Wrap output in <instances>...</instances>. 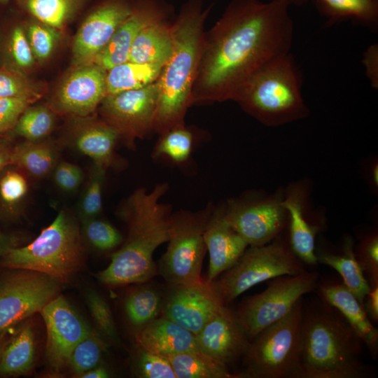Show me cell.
Segmentation results:
<instances>
[{"label": "cell", "mask_w": 378, "mask_h": 378, "mask_svg": "<svg viewBox=\"0 0 378 378\" xmlns=\"http://www.w3.org/2000/svg\"><path fill=\"white\" fill-rule=\"evenodd\" d=\"M0 276V330L20 323L56 298L61 284L43 273L9 269Z\"/></svg>", "instance_id": "cell-11"}, {"label": "cell", "mask_w": 378, "mask_h": 378, "mask_svg": "<svg viewBox=\"0 0 378 378\" xmlns=\"http://www.w3.org/2000/svg\"><path fill=\"white\" fill-rule=\"evenodd\" d=\"M118 139V132L109 124L90 122L78 130L74 141L80 153L107 168L113 162L114 148Z\"/></svg>", "instance_id": "cell-26"}, {"label": "cell", "mask_w": 378, "mask_h": 378, "mask_svg": "<svg viewBox=\"0 0 378 378\" xmlns=\"http://www.w3.org/2000/svg\"><path fill=\"white\" fill-rule=\"evenodd\" d=\"M9 52L10 57L20 69L30 68L34 63V55L24 29L15 27L9 38Z\"/></svg>", "instance_id": "cell-44"}, {"label": "cell", "mask_w": 378, "mask_h": 378, "mask_svg": "<svg viewBox=\"0 0 378 378\" xmlns=\"http://www.w3.org/2000/svg\"><path fill=\"white\" fill-rule=\"evenodd\" d=\"M363 308L372 320H378V285L370 286V290L365 296Z\"/></svg>", "instance_id": "cell-49"}, {"label": "cell", "mask_w": 378, "mask_h": 378, "mask_svg": "<svg viewBox=\"0 0 378 378\" xmlns=\"http://www.w3.org/2000/svg\"><path fill=\"white\" fill-rule=\"evenodd\" d=\"M356 254L362 270L368 278L370 286L378 285V236L373 234L360 243Z\"/></svg>", "instance_id": "cell-43"}, {"label": "cell", "mask_w": 378, "mask_h": 378, "mask_svg": "<svg viewBox=\"0 0 378 378\" xmlns=\"http://www.w3.org/2000/svg\"><path fill=\"white\" fill-rule=\"evenodd\" d=\"M46 328V358L52 372L59 373L69 361L76 346L91 328L61 295L40 312Z\"/></svg>", "instance_id": "cell-14"}, {"label": "cell", "mask_w": 378, "mask_h": 378, "mask_svg": "<svg viewBox=\"0 0 378 378\" xmlns=\"http://www.w3.org/2000/svg\"><path fill=\"white\" fill-rule=\"evenodd\" d=\"M302 299L282 318L260 332L243 358L245 375L255 378H298Z\"/></svg>", "instance_id": "cell-7"}, {"label": "cell", "mask_w": 378, "mask_h": 378, "mask_svg": "<svg viewBox=\"0 0 378 378\" xmlns=\"http://www.w3.org/2000/svg\"><path fill=\"white\" fill-rule=\"evenodd\" d=\"M371 172H372L371 173L372 181L374 185H376V186H377V185H378V167H377V164L373 166Z\"/></svg>", "instance_id": "cell-54"}, {"label": "cell", "mask_w": 378, "mask_h": 378, "mask_svg": "<svg viewBox=\"0 0 378 378\" xmlns=\"http://www.w3.org/2000/svg\"><path fill=\"white\" fill-rule=\"evenodd\" d=\"M168 188L167 183L150 191L137 188L122 202L118 214L127 225V237L109 265L97 274L101 283L108 286L144 283L156 275L153 254L172 234V206L160 202Z\"/></svg>", "instance_id": "cell-2"}, {"label": "cell", "mask_w": 378, "mask_h": 378, "mask_svg": "<svg viewBox=\"0 0 378 378\" xmlns=\"http://www.w3.org/2000/svg\"><path fill=\"white\" fill-rule=\"evenodd\" d=\"M27 189L26 179L16 172H7L0 181V196L8 204L21 200L25 196Z\"/></svg>", "instance_id": "cell-46"}, {"label": "cell", "mask_w": 378, "mask_h": 378, "mask_svg": "<svg viewBox=\"0 0 378 378\" xmlns=\"http://www.w3.org/2000/svg\"><path fill=\"white\" fill-rule=\"evenodd\" d=\"M10 153L8 150L0 148V170L10 163Z\"/></svg>", "instance_id": "cell-52"}, {"label": "cell", "mask_w": 378, "mask_h": 378, "mask_svg": "<svg viewBox=\"0 0 378 378\" xmlns=\"http://www.w3.org/2000/svg\"><path fill=\"white\" fill-rule=\"evenodd\" d=\"M162 65L125 62L106 72L107 94L144 88L156 82Z\"/></svg>", "instance_id": "cell-28"}, {"label": "cell", "mask_w": 378, "mask_h": 378, "mask_svg": "<svg viewBox=\"0 0 378 378\" xmlns=\"http://www.w3.org/2000/svg\"><path fill=\"white\" fill-rule=\"evenodd\" d=\"M36 342L31 324L22 321L7 337L1 358L0 377H16L29 373L35 360Z\"/></svg>", "instance_id": "cell-24"}, {"label": "cell", "mask_w": 378, "mask_h": 378, "mask_svg": "<svg viewBox=\"0 0 378 378\" xmlns=\"http://www.w3.org/2000/svg\"><path fill=\"white\" fill-rule=\"evenodd\" d=\"M318 262L335 269L343 279L344 286L354 295L363 307L364 300L370 286L353 249L352 241L346 240L341 255L323 253L316 255Z\"/></svg>", "instance_id": "cell-27"}, {"label": "cell", "mask_w": 378, "mask_h": 378, "mask_svg": "<svg viewBox=\"0 0 378 378\" xmlns=\"http://www.w3.org/2000/svg\"><path fill=\"white\" fill-rule=\"evenodd\" d=\"M225 218L248 246H262L281 232L288 219L281 198L230 200L223 207Z\"/></svg>", "instance_id": "cell-13"}, {"label": "cell", "mask_w": 378, "mask_h": 378, "mask_svg": "<svg viewBox=\"0 0 378 378\" xmlns=\"http://www.w3.org/2000/svg\"><path fill=\"white\" fill-rule=\"evenodd\" d=\"M290 53L264 64L242 85L234 101L269 127L283 125L309 115L301 82Z\"/></svg>", "instance_id": "cell-5"}, {"label": "cell", "mask_w": 378, "mask_h": 378, "mask_svg": "<svg viewBox=\"0 0 378 378\" xmlns=\"http://www.w3.org/2000/svg\"><path fill=\"white\" fill-rule=\"evenodd\" d=\"M169 360L176 378L237 377L228 368L218 363L202 351H186L165 356Z\"/></svg>", "instance_id": "cell-29"}, {"label": "cell", "mask_w": 378, "mask_h": 378, "mask_svg": "<svg viewBox=\"0 0 378 378\" xmlns=\"http://www.w3.org/2000/svg\"><path fill=\"white\" fill-rule=\"evenodd\" d=\"M15 237L6 234L0 231V257L9 249L18 246Z\"/></svg>", "instance_id": "cell-50"}, {"label": "cell", "mask_w": 378, "mask_h": 378, "mask_svg": "<svg viewBox=\"0 0 378 378\" xmlns=\"http://www.w3.org/2000/svg\"><path fill=\"white\" fill-rule=\"evenodd\" d=\"M171 24L166 20L144 28L135 38L127 61L164 66L172 50Z\"/></svg>", "instance_id": "cell-25"}, {"label": "cell", "mask_w": 378, "mask_h": 378, "mask_svg": "<svg viewBox=\"0 0 378 378\" xmlns=\"http://www.w3.org/2000/svg\"><path fill=\"white\" fill-rule=\"evenodd\" d=\"M27 30V37L34 57L39 61L48 59L59 39L58 29L40 22L31 23Z\"/></svg>", "instance_id": "cell-40"}, {"label": "cell", "mask_w": 378, "mask_h": 378, "mask_svg": "<svg viewBox=\"0 0 378 378\" xmlns=\"http://www.w3.org/2000/svg\"><path fill=\"white\" fill-rule=\"evenodd\" d=\"M179 211L172 214V234L159 262L160 275L172 286L202 281L201 270L206 251L204 232L213 211Z\"/></svg>", "instance_id": "cell-8"}, {"label": "cell", "mask_w": 378, "mask_h": 378, "mask_svg": "<svg viewBox=\"0 0 378 378\" xmlns=\"http://www.w3.org/2000/svg\"><path fill=\"white\" fill-rule=\"evenodd\" d=\"M160 308V298L150 288H141L131 293L125 302V309L130 322L142 326L158 315Z\"/></svg>", "instance_id": "cell-33"}, {"label": "cell", "mask_w": 378, "mask_h": 378, "mask_svg": "<svg viewBox=\"0 0 378 378\" xmlns=\"http://www.w3.org/2000/svg\"><path fill=\"white\" fill-rule=\"evenodd\" d=\"M135 339L139 348L164 356L201 351L195 334L166 316L144 325Z\"/></svg>", "instance_id": "cell-21"}, {"label": "cell", "mask_w": 378, "mask_h": 378, "mask_svg": "<svg viewBox=\"0 0 378 378\" xmlns=\"http://www.w3.org/2000/svg\"><path fill=\"white\" fill-rule=\"evenodd\" d=\"M82 221L83 233L94 248L102 251L111 250L122 241V234L109 223L97 217Z\"/></svg>", "instance_id": "cell-38"}, {"label": "cell", "mask_w": 378, "mask_h": 378, "mask_svg": "<svg viewBox=\"0 0 378 378\" xmlns=\"http://www.w3.org/2000/svg\"><path fill=\"white\" fill-rule=\"evenodd\" d=\"M195 337L203 353L227 368L244 357L250 343L235 313L225 305L206 322Z\"/></svg>", "instance_id": "cell-17"}, {"label": "cell", "mask_w": 378, "mask_h": 378, "mask_svg": "<svg viewBox=\"0 0 378 378\" xmlns=\"http://www.w3.org/2000/svg\"><path fill=\"white\" fill-rule=\"evenodd\" d=\"M7 1H8V0H0V2H6Z\"/></svg>", "instance_id": "cell-55"}, {"label": "cell", "mask_w": 378, "mask_h": 378, "mask_svg": "<svg viewBox=\"0 0 378 378\" xmlns=\"http://www.w3.org/2000/svg\"><path fill=\"white\" fill-rule=\"evenodd\" d=\"M327 10L335 16H353L363 20H374L377 0H321Z\"/></svg>", "instance_id": "cell-41"}, {"label": "cell", "mask_w": 378, "mask_h": 378, "mask_svg": "<svg viewBox=\"0 0 378 378\" xmlns=\"http://www.w3.org/2000/svg\"><path fill=\"white\" fill-rule=\"evenodd\" d=\"M54 179L61 189L66 192H72L80 186L83 179V172L78 166L67 162H62L55 168Z\"/></svg>", "instance_id": "cell-47"}, {"label": "cell", "mask_w": 378, "mask_h": 378, "mask_svg": "<svg viewBox=\"0 0 378 378\" xmlns=\"http://www.w3.org/2000/svg\"><path fill=\"white\" fill-rule=\"evenodd\" d=\"M294 0H234L204 33L192 91V104L234 101L248 78L270 60L289 53Z\"/></svg>", "instance_id": "cell-1"}, {"label": "cell", "mask_w": 378, "mask_h": 378, "mask_svg": "<svg viewBox=\"0 0 378 378\" xmlns=\"http://www.w3.org/2000/svg\"><path fill=\"white\" fill-rule=\"evenodd\" d=\"M158 97L157 81L141 88L107 94L101 112L127 146L134 149L135 139L153 132V124Z\"/></svg>", "instance_id": "cell-12"}, {"label": "cell", "mask_w": 378, "mask_h": 378, "mask_svg": "<svg viewBox=\"0 0 378 378\" xmlns=\"http://www.w3.org/2000/svg\"><path fill=\"white\" fill-rule=\"evenodd\" d=\"M316 283L315 272L303 271L278 276L265 290L243 302L234 313L248 340L288 314L304 295L314 290Z\"/></svg>", "instance_id": "cell-10"}, {"label": "cell", "mask_w": 378, "mask_h": 378, "mask_svg": "<svg viewBox=\"0 0 378 378\" xmlns=\"http://www.w3.org/2000/svg\"><path fill=\"white\" fill-rule=\"evenodd\" d=\"M161 0H139L132 6L130 15L117 29L93 63L105 70L127 62L131 46L137 35L146 27L168 19Z\"/></svg>", "instance_id": "cell-19"}, {"label": "cell", "mask_w": 378, "mask_h": 378, "mask_svg": "<svg viewBox=\"0 0 378 378\" xmlns=\"http://www.w3.org/2000/svg\"><path fill=\"white\" fill-rule=\"evenodd\" d=\"M55 160V150L48 143L29 141L17 146L10 153V163L17 164L34 177L48 174Z\"/></svg>", "instance_id": "cell-30"}, {"label": "cell", "mask_w": 378, "mask_h": 378, "mask_svg": "<svg viewBox=\"0 0 378 378\" xmlns=\"http://www.w3.org/2000/svg\"><path fill=\"white\" fill-rule=\"evenodd\" d=\"M363 344L332 306L325 302L302 307L298 378H360Z\"/></svg>", "instance_id": "cell-4"}, {"label": "cell", "mask_w": 378, "mask_h": 378, "mask_svg": "<svg viewBox=\"0 0 378 378\" xmlns=\"http://www.w3.org/2000/svg\"><path fill=\"white\" fill-rule=\"evenodd\" d=\"M282 204L288 212L290 223V245L293 253L309 265L317 264L315 237L318 227L308 223L304 216L303 193L298 188L290 190Z\"/></svg>", "instance_id": "cell-23"}, {"label": "cell", "mask_w": 378, "mask_h": 378, "mask_svg": "<svg viewBox=\"0 0 378 378\" xmlns=\"http://www.w3.org/2000/svg\"><path fill=\"white\" fill-rule=\"evenodd\" d=\"M192 146L191 132L185 127L176 128L160 136L153 157L157 158L165 155L174 162H183L189 158Z\"/></svg>", "instance_id": "cell-35"}, {"label": "cell", "mask_w": 378, "mask_h": 378, "mask_svg": "<svg viewBox=\"0 0 378 378\" xmlns=\"http://www.w3.org/2000/svg\"><path fill=\"white\" fill-rule=\"evenodd\" d=\"M87 0H22L25 8L39 22L62 29Z\"/></svg>", "instance_id": "cell-31"}, {"label": "cell", "mask_w": 378, "mask_h": 378, "mask_svg": "<svg viewBox=\"0 0 378 378\" xmlns=\"http://www.w3.org/2000/svg\"><path fill=\"white\" fill-rule=\"evenodd\" d=\"M303 271L290 248L283 241H276L262 246H250L231 267L211 283L226 305L260 282Z\"/></svg>", "instance_id": "cell-9"}, {"label": "cell", "mask_w": 378, "mask_h": 378, "mask_svg": "<svg viewBox=\"0 0 378 378\" xmlns=\"http://www.w3.org/2000/svg\"><path fill=\"white\" fill-rule=\"evenodd\" d=\"M109 373L108 370L102 366H97L83 374H80L78 377L82 378H106L109 377Z\"/></svg>", "instance_id": "cell-51"}, {"label": "cell", "mask_w": 378, "mask_h": 378, "mask_svg": "<svg viewBox=\"0 0 378 378\" xmlns=\"http://www.w3.org/2000/svg\"><path fill=\"white\" fill-rule=\"evenodd\" d=\"M377 59V46L373 45L365 52L363 62L366 67L367 75L371 81L372 85L376 88L378 87Z\"/></svg>", "instance_id": "cell-48"}, {"label": "cell", "mask_w": 378, "mask_h": 378, "mask_svg": "<svg viewBox=\"0 0 378 378\" xmlns=\"http://www.w3.org/2000/svg\"><path fill=\"white\" fill-rule=\"evenodd\" d=\"M54 117L44 106L28 107L20 117L14 132L29 141H36L47 136L53 128Z\"/></svg>", "instance_id": "cell-34"}, {"label": "cell", "mask_w": 378, "mask_h": 378, "mask_svg": "<svg viewBox=\"0 0 378 378\" xmlns=\"http://www.w3.org/2000/svg\"><path fill=\"white\" fill-rule=\"evenodd\" d=\"M225 304L212 283H199L173 286L167 298L165 316L197 335L206 322Z\"/></svg>", "instance_id": "cell-15"}, {"label": "cell", "mask_w": 378, "mask_h": 378, "mask_svg": "<svg viewBox=\"0 0 378 378\" xmlns=\"http://www.w3.org/2000/svg\"><path fill=\"white\" fill-rule=\"evenodd\" d=\"M83 262L78 225L64 211L30 244L12 248L0 257L1 267L39 272L61 284L69 282Z\"/></svg>", "instance_id": "cell-6"}, {"label": "cell", "mask_w": 378, "mask_h": 378, "mask_svg": "<svg viewBox=\"0 0 378 378\" xmlns=\"http://www.w3.org/2000/svg\"><path fill=\"white\" fill-rule=\"evenodd\" d=\"M41 96L39 88L20 69H0V98L25 97L38 99Z\"/></svg>", "instance_id": "cell-37"}, {"label": "cell", "mask_w": 378, "mask_h": 378, "mask_svg": "<svg viewBox=\"0 0 378 378\" xmlns=\"http://www.w3.org/2000/svg\"><path fill=\"white\" fill-rule=\"evenodd\" d=\"M106 347L101 334L91 329L73 350L68 365L76 377H79L99 365Z\"/></svg>", "instance_id": "cell-32"}, {"label": "cell", "mask_w": 378, "mask_h": 378, "mask_svg": "<svg viewBox=\"0 0 378 378\" xmlns=\"http://www.w3.org/2000/svg\"><path fill=\"white\" fill-rule=\"evenodd\" d=\"M36 100L25 97L0 98V133L13 129L23 112Z\"/></svg>", "instance_id": "cell-45"}, {"label": "cell", "mask_w": 378, "mask_h": 378, "mask_svg": "<svg viewBox=\"0 0 378 378\" xmlns=\"http://www.w3.org/2000/svg\"><path fill=\"white\" fill-rule=\"evenodd\" d=\"M85 299L98 332L113 341H117L115 325L107 302L94 290L86 291Z\"/></svg>", "instance_id": "cell-39"}, {"label": "cell", "mask_w": 378, "mask_h": 378, "mask_svg": "<svg viewBox=\"0 0 378 378\" xmlns=\"http://www.w3.org/2000/svg\"><path fill=\"white\" fill-rule=\"evenodd\" d=\"M9 329H2L0 330V358L6 341V339L8 337V333Z\"/></svg>", "instance_id": "cell-53"}, {"label": "cell", "mask_w": 378, "mask_h": 378, "mask_svg": "<svg viewBox=\"0 0 378 378\" xmlns=\"http://www.w3.org/2000/svg\"><path fill=\"white\" fill-rule=\"evenodd\" d=\"M136 370L144 378H176L168 358L162 355L139 348Z\"/></svg>", "instance_id": "cell-42"}, {"label": "cell", "mask_w": 378, "mask_h": 378, "mask_svg": "<svg viewBox=\"0 0 378 378\" xmlns=\"http://www.w3.org/2000/svg\"><path fill=\"white\" fill-rule=\"evenodd\" d=\"M132 6L122 0H108L94 10L79 28L73 45L78 66L92 63L130 15Z\"/></svg>", "instance_id": "cell-16"}, {"label": "cell", "mask_w": 378, "mask_h": 378, "mask_svg": "<svg viewBox=\"0 0 378 378\" xmlns=\"http://www.w3.org/2000/svg\"><path fill=\"white\" fill-rule=\"evenodd\" d=\"M106 168L94 162L89 181L79 205V215L83 220L97 217L102 208V188Z\"/></svg>", "instance_id": "cell-36"}, {"label": "cell", "mask_w": 378, "mask_h": 378, "mask_svg": "<svg viewBox=\"0 0 378 378\" xmlns=\"http://www.w3.org/2000/svg\"><path fill=\"white\" fill-rule=\"evenodd\" d=\"M106 72L94 63L78 66L57 92L58 108L80 117L91 114L107 95Z\"/></svg>", "instance_id": "cell-18"}, {"label": "cell", "mask_w": 378, "mask_h": 378, "mask_svg": "<svg viewBox=\"0 0 378 378\" xmlns=\"http://www.w3.org/2000/svg\"><path fill=\"white\" fill-rule=\"evenodd\" d=\"M207 14L200 3L192 2L171 24L172 50L157 80L158 97L153 130L160 136L184 127L186 111L192 105Z\"/></svg>", "instance_id": "cell-3"}, {"label": "cell", "mask_w": 378, "mask_h": 378, "mask_svg": "<svg viewBox=\"0 0 378 378\" xmlns=\"http://www.w3.org/2000/svg\"><path fill=\"white\" fill-rule=\"evenodd\" d=\"M204 239L209 255L206 279L209 283L231 267L248 246L227 223L223 208L213 209L205 227Z\"/></svg>", "instance_id": "cell-20"}, {"label": "cell", "mask_w": 378, "mask_h": 378, "mask_svg": "<svg viewBox=\"0 0 378 378\" xmlns=\"http://www.w3.org/2000/svg\"><path fill=\"white\" fill-rule=\"evenodd\" d=\"M320 290L324 300L342 314L375 358L378 353V331L354 295L343 283L323 284Z\"/></svg>", "instance_id": "cell-22"}]
</instances>
